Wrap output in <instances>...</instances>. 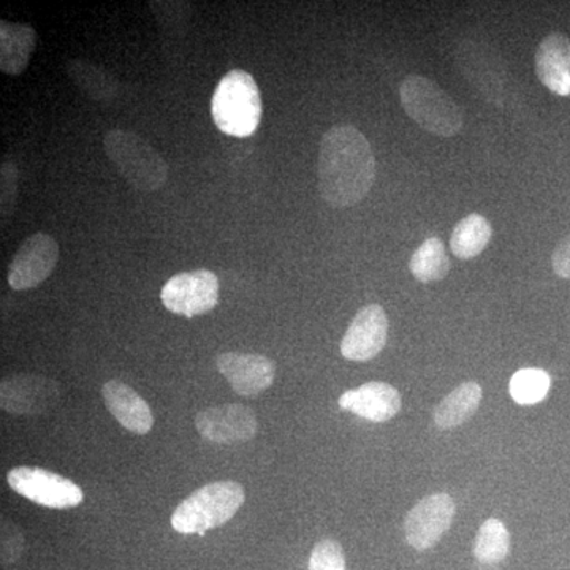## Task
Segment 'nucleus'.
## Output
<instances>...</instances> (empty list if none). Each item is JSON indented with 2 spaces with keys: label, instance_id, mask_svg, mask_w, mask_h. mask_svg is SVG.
I'll use <instances>...</instances> for the list:
<instances>
[{
  "label": "nucleus",
  "instance_id": "nucleus-2",
  "mask_svg": "<svg viewBox=\"0 0 570 570\" xmlns=\"http://www.w3.org/2000/svg\"><path fill=\"white\" fill-rule=\"evenodd\" d=\"M264 115L261 89L253 75L235 69L224 75L212 99V116L217 129L235 138L255 134Z\"/></svg>",
  "mask_w": 570,
  "mask_h": 570
},
{
  "label": "nucleus",
  "instance_id": "nucleus-19",
  "mask_svg": "<svg viewBox=\"0 0 570 570\" xmlns=\"http://www.w3.org/2000/svg\"><path fill=\"white\" fill-rule=\"evenodd\" d=\"M483 392L478 382H464L450 392L434 409V425L439 430H455L478 412Z\"/></svg>",
  "mask_w": 570,
  "mask_h": 570
},
{
  "label": "nucleus",
  "instance_id": "nucleus-5",
  "mask_svg": "<svg viewBox=\"0 0 570 570\" xmlns=\"http://www.w3.org/2000/svg\"><path fill=\"white\" fill-rule=\"evenodd\" d=\"M400 99L409 118L426 132L449 138L463 129L460 105L430 78L409 75L401 82Z\"/></svg>",
  "mask_w": 570,
  "mask_h": 570
},
{
  "label": "nucleus",
  "instance_id": "nucleus-15",
  "mask_svg": "<svg viewBox=\"0 0 570 570\" xmlns=\"http://www.w3.org/2000/svg\"><path fill=\"white\" fill-rule=\"evenodd\" d=\"M535 73L547 89L558 96L570 94V39L551 32L535 51Z\"/></svg>",
  "mask_w": 570,
  "mask_h": 570
},
{
  "label": "nucleus",
  "instance_id": "nucleus-11",
  "mask_svg": "<svg viewBox=\"0 0 570 570\" xmlns=\"http://www.w3.org/2000/svg\"><path fill=\"white\" fill-rule=\"evenodd\" d=\"M198 434L220 445L245 444L258 431L257 417L243 404H223L202 411L195 417Z\"/></svg>",
  "mask_w": 570,
  "mask_h": 570
},
{
  "label": "nucleus",
  "instance_id": "nucleus-6",
  "mask_svg": "<svg viewBox=\"0 0 570 570\" xmlns=\"http://www.w3.org/2000/svg\"><path fill=\"white\" fill-rule=\"evenodd\" d=\"M160 299L176 316H204L219 302V279L209 269L178 273L165 283Z\"/></svg>",
  "mask_w": 570,
  "mask_h": 570
},
{
  "label": "nucleus",
  "instance_id": "nucleus-16",
  "mask_svg": "<svg viewBox=\"0 0 570 570\" xmlns=\"http://www.w3.org/2000/svg\"><path fill=\"white\" fill-rule=\"evenodd\" d=\"M102 395L105 406L127 431L142 436L153 430L151 407L132 387L121 381H108Z\"/></svg>",
  "mask_w": 570,
  "mask_h": 570
},
{
  "label": "nucleus",
  "instance_id": "nucleus-23",
  "mask_svg": "<svg viewBox=\"0 0 570 570\" xmlns=\"http://www.w3.org/2000/svg\"><path fill=\"white\" fill-rule=\"evenodd\" d=\"M551 385L550 376L543 370L538 367H527V370L517 371L510 379L509 392L515 403L521 406H532L538 404L549 393Z\"/></svg>",
  "mask_w": 570,
  "mask_h": 570
},
{
  "label": "nucleus",
  "instance_id": "nucleus-26",
  "mask_svg": "<svg viewBox=\"0 0 570 570\" xmlns=\"http://www.w3.org/2000/svg\"><path fill=\"white\" fill-rule=\"evenodd\" d=\"M22 551H24V538L22 532L13 521L2 517V566L11 568L20 561Z\"/></svg>",
  "mask_w": 570,
  "mask_h": 570
},
{
  "label": "nucleus",
  "instance_id": "nucleus-3",
  "mask_svg": "<svg viewBox=\"0 0 570 570\" xmlns=\"http://www.w3.org/2000/svg\"><path fill=\"white\" fill-rule=\"evenodd\" d=\"M104 149L127 184L140 193L151 194L167 183V160L140 135L130 130L112 129L105 135Z\"/></svg>",
  "mask_w": 570,
  "mask_h": 570
},
{
  "label": "nucleus",
  "instance_id": "nucleus-12",
  "mask_svg": "<svg viewBox=\"0 0 570 570\" xmlns=\"http://www.w3.org/2000/svg\"><path fill=\"white\" fill-rule=\"evenodd\" d=\"M389 340V318L384 307L367 305L356 313L341 341V355L351 362H367L384 351Z\"/></svg>",
  "mask_w": 570,
  "mask_h": 570
},
{
  "label": "nucleus",
  "instance_id": "nucleus-18",
  "mask_svg": "<svg viewBox=\"0 0 570 570\" xmlns=\"http://www.w3.org/2000/svg\"><path fill=\"white\" fill-rule=\"evenodd\" d=\"M37 32L32 26L0 21V70L20 77L28 69L36 51Z\"/></svg>",
  "mask_w": 570,
  "mask_h": 570
},
{
  "label": "nucleus",
  "instance_id": "nucleus-9",
  "mask_svg": "<svg viewBox=\"0 0 570 570\" xmlns=\"http://www.w3.org/2000/svg\"><path fill=\"white\" fill-rule=\"evenodd\" d=\"M61 397V385L55 379L39 374H17L3 377L0 384V406L13 415H41L50 412Z\"/></svg>",
  "mask_w": 570,
  "mask_h": 570
},
{
  "label": "nucleus",
  "instance_id": "nucleus-4",
  "mask_svg": "<svg viewBox=\"0 0 570 570\" xmlns=\"http://www.w3.org/2000/svg\"><path fill=\"white\" fill-rule=\"evenodd\" d=\"M245 499V489L234 480L208 483L175 509L171 527L181 534L204 535L234 519Z\"/></svg>",
  "mask_w": 570,
  "mask_h": 570
},
{
  "label": "nucleus",
  "instance_id": "nucleus-21",
  "mask_svg": "<svg viewBox=\"0 0 570 570\" xmlns=\"http://www.w3.org/2000/svg\"><path fill=\"white\" fill-rule=\"evenodd\" d=\"M409 269L420 283L428 284L444 279L450 272L445 247L439 238H428L412 255Z\"/></svg>",
  "mask_w": 570,
  "mask_h": 570
},
{
  "label": "nucleus",
  "instance_id": "nucleus-27",
  "mask_svg": "<svg viewBox=\"0 0 570 570\" xmlns=\"http://www.w3.org/2000/svg\"><path fill=\"white\" fill-rule=\"evenodd\" d=\"M551 266L557 276L562 279H570V235L566 236L564 239L557 246L551 255Z\"/></svg>",
  "mask_w": 570,
  "mask_h": 570
},
{
  "label": "nucleus",
  "instance_id": "nucleus-10",
  "mask_svg": "<svg viewBox=\"0 0 570 570\" xmlns=\"http://www.w3.org/2000/svg\"><path fill=\"white\" fill-rule=\"evenodd\" d=\"M455 510V501L448 493L430 494L419 501L404 520L409 546L417 551L433 549L452 527Z\"/></svg>",
  "mask_w": 570,
  "mask_h": 570
},
{
  "label": "nucleus",
  "instance_id": "nucleus-24",
  "mask_svg": "<svg viewBox=\"0 0 570 570\" xmlns=\"http://www.w3.org/2000/svg\"><path fill=\"white\" fill-rule=\"evenodd\" d=\"M309 570H346L343 547L333 539L318 540L311 551Z\"/></svg>",
  "mask_w": 570,
  "mask_h": 570
},
{
  "label": "nucleus",
  "instance_id": "nucleus-7",
  "mask_svg": "<svg viewBox=\"0 0 570 570\" xmlns=\"http://www.w3.org/2000/svg\"><path fill=\"white\" fill-rule=\"evenodd\" d=\"M10 489L22 498L50 509L77 508L85 499L77 483L47 471V469L21 466L11 469L7 475Z\"/></svg>",
  "mask_w": 570,
  "mask_h": 570
},
{
  "label": "nucleus",
  "instance_id": "nucleus-25",
  "mask_svg": "<svg viewBox=\"0 0 570 570\" xmlns=\"http://www.w3.org/2000/svg\"><path fill=\"white\" fill-rule=\"evenodd\" d=\"M18 183H20V171L13 160L6 159L0 168V209H2V219H9L17 205Z\"/></svg>",
  "mask_w": 570,
  "mask_h": 570
},
{
  "label": "nucleus",
  "instance_id": "nucleus-8",
  "mask_svg": "<svg viewBox=\"0 0 570 570\" xmlns=\"http://www.w3.org/2000/svg\"><path fill=\"white\" fill-rule=\"evenodd\" d=\"M59 254L58 242L51 235L37 232L26 238L10 262V287L20 292L39 287L55 272Z\"/></svg>",
  "mask_w": 570,
  "mask_h": 570
},
{
  "label": "nucleus",
  "instance_id": "nucleus-20",
  "mask_svg": "<svg viewBox=\"0 0 570 570\" xmlns=\"http://www.w3.org/2000/svg\"><path fill=\"white\" fill-rule=\"evenodd\" d=\"M491 234L493 230L485 217L478 213L469 214L453 228L452 238H450L452 253L461 261H471L485 250L491 242Z\"/></svg>",
  "mask_w": 570,
  "mask_h": 570
},
{
  "label": "nucleus",
  "instance_id": "nucleus-1",
  "mask_svg": "<svg viewBox=\"0 0 570 570\" xmlns=\"http://www.w3.org/2000/svg\"><path fill=\"white\" fill-rule=\"evenodd\" d=\"M376 181V159L365 135L354 126H335L318 149V193L333 208H351Z\"/></svg>",
  "mask_w": 570,
  "mask_h": 570
},
{
  "label": "nucleus",
  "instance_id": "nucleus-13",
  "mask_svg": "<svg viewBox=\"0 0 570 570\" xmlns=\"http://www.w3.org/2000/svg\"><path fill=\"white\" fill-rule=\"evenodd\" d=\"M216 363L220 374L242 396L261 395L275 382V363L264 355L224 352Z\"/></svg>",
  "mask_w": 570,
  "mask_h": 570
},
{
  "label": "nucleus",
  "instance_id": "nucleus-17",
  "mask_svg": "<svg viewBox=\"0 0 570 570\" xmlns=\"http://www.w3.org/2000/svg\"><path fill=\"white\" fill-rule=\"evenodd\" d=\"M66 71L78 91L92 102L108 107L118 102L121 97V82L111 71L105 70L97 63L80 58L70 59L66 63Z\"/></svg>",
  "mask_w": 570,
  "mask_h": 570
},
{
  "label": "nucleus",
  "instance_id": "nucleus-22",
  "mask_svg": "<svg viewBox=\"0 0 570 570\" xmlns=\"http://www.w3.org/2000/svg\"><path fill=\"white\" fill-rule=\"evenodd\" d=\"M510 534L501 520L490 519L480 527L474 543L475 560L482 564H499L508 558Z\"/></svg>",
  "mask_w": 570,
  "mask_h": 570
},
{
  "label": "nucleus",
  "instance_id": "nucleus-14",
  "mask_svg": "<svg viewBox=\"0 0 570 570\" xmlns=\"http://www.w3.org/2000/svg\"><path fill=\"white\" fill-rule=\"evenodd\" d=\"M343 411L374 423L389 422L401 411V395L385 382H367L358 389L347 390L337 401Z\"/></svg>",
  "mask_w": 570,
  "mask_h": 570
}]
</instances>
